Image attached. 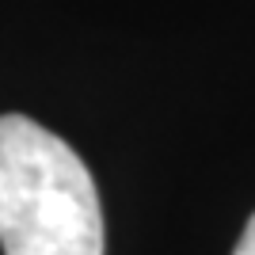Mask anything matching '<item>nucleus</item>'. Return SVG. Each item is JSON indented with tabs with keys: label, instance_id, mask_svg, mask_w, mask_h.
<instances>
[{
	"label": "nucleus",
	"instance_id": "obj_2",
	"mask_svg": "<svg viewBox=\"0 0 255 255\" xmlns=\"http://www.w3.org/2000/svg\"><path fill=\"white\" fill-rule=\"evenodd\" d=\"M233 255H255V213L248 217V225H244V233H240V240H236Z\"/></svg>",
	"mask_w": 255,
	"mask_h": 255
},
{
	"label": "nucleus",
	"instance_id": "obj_1",
	"mask_svg": "<svg viewBox=\"0 0 255 255\" xmlns=\"http://www.w3.org/2000/svg\"><path fill=\"white\" fill-rule=\"evenodd\" d=\"M4 255H103V206L92 171L53 129L0 115Z\"/></svg>",
	"mask_w": 255,
	"mask_h": 255
}]
</instances>
